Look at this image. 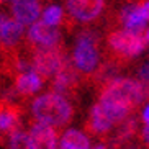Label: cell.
I'll list each match as a JSON object with an SVG mask.
<instances>
[{"mask_svg": "<svg viewBox=\"0 0 149 149\" xmlns=\"http://www.w3.org/2000/svg\"><path fill=\"white\" fill-rule=\"evenodd\" d=\"M144 33H131L125 28H107L103 36V61L116 69L126 67L146 49Z\"/></svg>", "mask_w": 149, "mask_h": 149, "instance_id": "1", "label": "cell"}, {"mask_svg": "<svg viewBox=\"0 0 149 149\" xmlns=\"http://www.w3.org/2000/svg\"><path fill=\"white\" fill-rule=\"evenodd\" d=\"M100 44L102 40L97 31L84 30L75 38L74 51H72V56H70L72 64L80 74L84 84H88L92 87L95 84L97 74H98V70L103 64Z\"/></svg>", "mask_w": 149, "mask_h": 149, "instance_id": "2", "label": "cell"}, {"mask_svg": "<svg viewBox=\"0 0 149 149\" xmlns=\"http://www.w3.org/2000/svg\"><path fill=\"white\" fill-rule=\"evenodd\" d=\"M31 116L38 121L48 123L56 130L66 128L74 120V107L67 97L51 92L43 93L30 102Z\"/></svg>", "mask_w": 149, "mask_h": 149, "instance_id": "3", "label": "cell"}, {"mask_svg": "<svg viewBox=\"0 0 149 149\" xmlns=\"http://www.w3.org/2000/svg\"><path fill=\"white\" fill-rule=\"evenodd\" d=\"M105 0H66L64 25L69 31H74L79 25H92L105 13Z\"/></svg>", "mask_w": 149, "mask_h": 149, "instance_id": "4", "label": "cell"}, {"mask_svg": "<svg viewBox=\"0 0 149 149\" xmlns=\"http://www.w3.org/2000/svg\"><path fill=\"white\" fill-rule=\"evenodd\" d=\"M28 54L31 57L33 70L40 75L44 82H49L62 69V66L70 59L64 44L57 46V48L36 49V51H31Z\"/></svg>", "mask_w": 149, "mask_h": 149, "instance_id": "5", "label": "cell"}, {"mask_svg": "<svg viewBox=\"0 0 149 149\" xmlns=\"http://www.w3.org/2000/svg\"><path fill=\"white\" fill-rule=\"evenodd\" d=\"M62 44H64V41H62L61 31L56 26H51V25H48L41 20V22H36L30 26L23 46L28 53H31V51H36V49L57 48V46H62Z\"/></svg>", "mask_w": 149, "mask_h": 149, "instance_id": "6", "label": "cell"}, {"mask_svg": "<svg viewBox=\"0 0 149 149\" xmlns=\"http://www.w3.org/2000/svg\"><path fill=\"white\" fill-rule=\"evenodd\" d=\"M23 103L7 97H0V144L8 143L10 136L22 130Z\"/></svg>", "mask_w": 149, "mask_h": 149, "instance_id": "7", "label": "cell"}, {"mask_svg": "<svg viewBox=\"0 0 149 149\" xmlns=\"http://www.w3.org/2000/svg\"><path fill=\"white\" fill-rule=\"evenodd\" d=\"M82 85H85V84H84L80 74L72 64V59H69L62 66V69L49 80V90L61 93L67 98H77Z\"/></svg>", "mask_w": 149, "mask_h": 149, "instance_id": "8", "label": "cell"}, {"mask_svg": "<svg viewBox=\"0 0 149 149\" xmlns=\"http://www.w3.org/2000/svg\"><path fill=\"white\" fill-rule=\"evenodd\" d=\"M23 28L20 23L5 12H0V54H10L22 51L25 40H23Z\"/></svg>", "mask_w": 149, "mask_h": 149, "instance_id": "9", "label": "cell"}, {"mask_svg": "<svg viewBox=\"0 0 149 149\" xmlns=\"http://www.w3.org/2000/svg\"><path fill=\"white\" fill-rule=\"evenodd\" d=\"M116 126L111 120L107 116L102 105L95 102L88 111V116L84 121V130L90 138H95L98 143H108L110 136L113 133V128Z\"/></svg>", "mask_w": 149, "mask_h": 149, "instance_id": "10", "label": "cell"}, {"mask_svg": "<svg viewBox=\"0 0 149 149\" xmlns=\"http://www.w3.org/2000/svg\"><path fill=\"white\" fill-rule=\"evenodd\" d=\"M10 80H12V88H13L15 93H17V98L22 102V103L30 100L31 97L35 95L44 84V80L41 79L33 69L18 72V74L13 75Z\"/></svg>", "mask_w": 149, "mask_h": 149, "instance_id": "11", "label": "cell"}, {"mask_svg": "<svg viewBox=\"0 0 149 149\" xmlns=\"http://www.w3.org/2000/svg\"><path fill=\"white\" fill-rule=\"evenodd\" d=\"M30 139L35 146V149H57L59 144V133L54 126L48 123L30 120Z\"/></svg>", "mask_w": 149, "mask_h": 149, "instance_id": "12", "label": "cell"}, {"mask_svg": "<svg viewBox=\"0 0 149 149\" xmlns=\"http://www.w3.org/2000/svg\"><path fill=\"white\" fill-rule=\"evenodd\" d=\"M12 15L22 26H31L41 15V0H12Z\"/></svg>", "mask_w": 149, "mask_h": 149, "instance_id": "13", "label": "cell"}, {"mask_svg": "<svg viewBox=\"0 0 149 149\" xmlns=\"http://www.w3.org/2000/svg\"><path fill=\"white\" fill-rule=\"evenodd\" d=\"M61 148L66 149H90V136L79 130L69 128L61 138Z\"/></svg>", "mask_w": 149, "mask_h": 149, "instance_id": "14", "label": "cell"}, {"mask_svg": "<svg viewBox=\"0 0 149 149\" xmlns=\"http://www.w3.org/2000/svg\"><path fill=\"white\" fill-rule=\"evenodd\" d=\"M64 18H66V13L57 5H51V7H48L41 13V20L44 23L51 25V26H61V25H64Z\"/></svg>", "mask_w": 149, "mask_h": 149, "instance_id": "15", "label": "cell"}, {"mask_svg": "<svg viewBox=\"0 0 149 149\" xmlns=\"http://www.w3.org/2000/svg\"><path fill=\"white\" fill-rule=\"evenodd\" d=\"M8 149H35V146L30 139V134H26L23 130H18L10 136Z\"/></svg>", "mask_w": 149, "mask_h": 149, "instance_id": "16", "label": "cell"}, {"mask_svg": "<svg viewBox=\"0 0 149 149\" xmlns=\"http://www.w3.org/2000/svg\"><path fill=\"white\" fill-rule=\"evenodd\" d=\"M136 3H138V10H139L141 17L149 23V0H138Z\"/></svg>", "mask_w": 149, "mask_h": 149, "instance_id": "17", "label": "cell"}, {"mask_svg": "<svg viewBox=\"0 0 149 149\" xmlns=\"http://www.w3.org/2000/svg\"><path fill=\"white\" fill-rule=\"evenodd\" d=\"M139 143L143 144V148H144V149H149V125H146L144 128H141Z\"/></svg>", "mask_w": 149, "mask_h": 149, "instance_id": "18", "label": "cell"}, {"mask_svg": "<svg viewBox=\"0 0 149 149\" xmlns=\"http://www.w3.org/2000/svg\"><path fill=\"white\" fill-rule=\"evenodd\" d=\"M138 77H139L141 82H144L149 85V62L148 64H143V66L139 67V70H138Z\"/></svg>", "mask_w": 149, "mask_h": 149, "instance_id": "19", "label": "cell"}, {"mask_svg": "<svg viewBox=\"0 0 149 149\" xmlns=\"http://www.w3.org/2000/svg\"><path fill=\"white\" fill-rule=\"evenodd\" d=\"M143 123H144V125H149V103L148 105H146V108L143 110Z\"/></svg>", "mask_w": 149, "mask_h": 149, "instance_id": "20", "label": "cell"}, {"mask_svg": "<svg viewBox=\"0 0 149 149\" xmlns=\"http://www.w3.org/2000/svg\"><path fill=\"white\" fill-rule=\"evenodd\" d=\"M90 149H108V144H107V143H97V144Z\"/></svg>", "mask_w": 149, "mask_h": 149, "instance_id": "21", "label": "cell"}, {"mask_svg": "<svg viewBox=\"0 0 149 149\" xmlns=\"http://www.w3.org/2000/svg\"><path fill=\"white\" fill-rule=\"evenodd\" d=\"M2 2H3V0H0V3H2Z\"/></svg>", "mask_w": 149, "mask_h": 149, "instance_id": "22", "label": "cell"}, {"mask_svg": "<svg viewBox=\"0 0 149 149\" xmlns=\"http://www.w3.org/2000/svg\"><path fill=\"white\" fill-rule=\"evenodd\" d=\"M61 149H66V148H61Z\"/></svg>", "mask_w": 149, "mask_h": 149, "instance_id": "23", "label": "cell"}, {"mask_svg": "<svg viewBox=\"0 0 149 149\" xmlns=\"http://www.w3.org/2000/svg\"><path fill=\"white\" fill-rule=\"evenodd\" d=\"M0 77H2V75H0ZM0 80H2V79H0Z\"/></svg>", "mask_w": 149, "mask_h": 149, "instance_id": "24", "label": "cell"}]
</instances>
